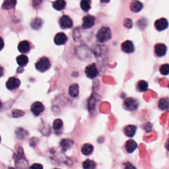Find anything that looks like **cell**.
Instances as JSON below:
<instances>
[{"instance_id":"6da1fadb","label":"cell","mask_w":169,"mask_h":169,"mask_svg":"<svg viewBox=\"0 0 169 169\" xmlns=\"http://www.w3.org/2000/svg\"><path fill=\"white\" fill-rule=\"evenodd\" d=\"M112 32L110 28L104 27L101 28L96 35V39L100 42H105L111 39Z\"/></svg>"},{"instance_id":"8992f818","label":"cell","mask_w":169,"mask_h":169,"mask_svg":"<svg viewBox=\"0 0 169 169\" xmlns=\"http://www.w3.org/2000/svg\"><path fill=\"white\" fill-rule=\"evenodd\" d=\"M60 26L62 28H70L73 26L72 20L71 19L69 16L67 15H63L59 21Z\"/></svg>"},{"instance_id":"30bf717a","label":"cell","mask_w":169,"mask_h":169,"mask_svg":"<svg viewBox=\"0 0 169 169\" xmlns=\"http://www.w3.org/2000/svg\"><path fill=\"white\" fill-rule=\"evenodd\" d=\"M121 48L122 50V51L128 54L132 53L134 51L133 44V42L130 40H126L124 42H123L121 45Z\"/></svg>"},{"instance_id":"f546056e","label":"cell","mask_w":169,"mask_h":169,"mask_svg":"<svg viewBox=\"0 0 169 169\" xmlns=\"http://www.w3.org/2000/svg\"><path fill=\"white\" fill-rule=\"evenodd\" d=\"M24 115V112L22 111H20V110H14L12 112V115L14 118H19L21 116H23Z\"/></svg>"},{"instance_id":"484cf974","label":"cell","mask_w":169,"mask_h":169,"mask_svg":"<svg viewBox=\"0 0 169 169\" xmlns=\"http://www.w3.org/2000/svg\"><path fill=\"white\" fill-rule=\"evenodd\" d=\"M91 1L88 0H83L81 2V7L84 11H88L91 9Z\"/></svg>"},{"instance_id":"e575fe53","label":"cell","mask_w":169,"mask_h":169,"mask_svg":"<svg viewBox=\"0 0 169 169\" xmlns=\"http://www.w3.org/2000/svg\"><path fill=\"white\" fill-rule=\"evenodd\" d=\"M9 169H15L14 168H13V167H11V168H9Z\"/></svg>"},{"instance_id":"7c38bea8","label":"cell","mask_w":169,"mask_h":169,"mask_svg":"<svg viewBox=\"0 0 169 169\" xmlns=\"http://www.w3.org/2000/svg\"><path fill=\"white\" fill-rule=\"evenodd\" d=\"M54 42L56 45H62L64 44L67 40V37L63 32H59L54 37Z\"/></svg>"},{"instance_id":"4fadbf2b","label":"cell","mask_w":169,"mask_h":169,"mask_svg":"<svg viewBox=\"0 0 169 169\" xmlns=\"http://www.w3.org/2000/svg\"><path fill=\"white\" fill-rule=\"evenodd\" d=\"M18 50L21 53H27L30 50V44L27 40H23L18 45Z\"/></svg>"},{"instance_id":"9c48e42d","label":"cell","mask_w":169,"mask_h":169,"mask_svg":"<svg viewBox=\"0 0 169 169\" xmlns=\"http://www.w3.org/2000/svg\"><path fill=\"white\" fill-rule=\"evenodd\" d=\"M31 110L35 116H39L44 111V107L40 102H35L32 104Z\"/></svg>"},{"instance_id":"83f0119b","label":"cell","mask_w":169,"mask_h":169,"mask_svg":"<svg viewBox=\"0 0 169 169\" xmlns=\"http://www.w3.org/2000/svg\"><path fill=\"white\" fill-rule=\"evenodd\" d=\"M160 72L163 75H167L169 74V64L162 65L160 67Z\"/></svg>"},{"instance_id":"4dcf8cb0","label":"cell","mask_w":169,"mask_h":169,"mask_svg":"<svg viewBox=\"0 0 169 169\" xmlns=\"http://www.w3.org/2000/svg\"><path fill=\"white\" fill-rule=\"evenodd\" d=\"M124 26L127 28H132V21L130 19H126L124 23Z\"/></svg>"},{"instance_id":"5b68a950","label":"cell","mask_w":169,"mask_h":169,"mask_svg":"<svg viewBox=\"0 0 169 169\" xmlns=\"http://www.w3.org/2000/svg\"><path fill=\"white\" fill-rule=\"evenodd\" d=\"M95 22V17L92 15H86L83 18V28L85 29L91 28L94 26Z\"/></svg>"},{"instance_id":"44dd1931","label":"cell","mask_w":169,"mask_h":169,"mask_svg":"<svg viewBox=\"0 0 169 169\" xmlns=\"http://www.w3.org/2000/svg\"><path fill=\"white\" fill-rule=\"evenodd\" d=\"M92 151H93V146L91 144H89V143L85 144L81 149L82 153L85 155H88L91 154Z\"/></svg>"},{"instance_id":"5bb4252c","label":"cell","mask_w":169,"mask_h":169,"mask_svg":"<svg viewBox=\"0 0 169 169\" xmlns=\"http://www.w3.org/2000/svg\"><path fill=\"white\" fill-rule=\"evenodd\" d=\"M137 147V143L134 140H133V139H130V140H128L126 143V149L130 153L133 152L136 149Z\"/></svg>"},{"instance_id":"4316f807","label":"cell","mask_w":169,"mask_h":169,"mask_svg":"<svg viewBox=\"0 0 169 169\" xmlns=\"http://www.w3.org/2000/svg\"><path fill=\"white\" fill-rule=\"evenodd\" d=\"M17 3L16 1H7L5 2L3 5V7L6 9H11L13 8Z\"/></svg>"},{"instance_id":"d590c367","label":"cell","mask_w":169,"mask_h":169,"mask_svg":"<svg viewBox=\"0 0 169 169\" xmlns=\"http://www.w3.org/2000/svg\"><path fill=\"white\" fill-rule=\"evenodd\" d=\"M54 169H60V168H54Z\"/></svg>"},{"instance_id":"cb8c5ba5","label":"cell","mask_w":169,"mask_h":169,"mask_svg":"<svg viewBox=\"0 0 169 169\" xmlns=\"http://www.w3.org/2000/svg\"><path fill=\"white\" fill-rule=\"evenodd\" d=\"M42 23H43V22H42V21L40 18H36L32 21L31 26L32 28L36 30V29H39L42 27Z\"/></svg>"},{"instance_id":"3957f363","label":"cell","mask_w":169,"mask_h":169,"mask_svg":"<svg viewBox=\"0 0 169 169\" xmlns=\"http://www.w3.org/2000/svg\"><path fill=\"white\" fill-rule=\"evenodd\" d=\"M124 107L126 110L129 111H134L137 109L138 108V102L137 100L133 98H127L124 100Z\"/></svg>"},{"instance_id":"d6986e66","label":"cell","mask_w":169,"mask_h":169,"mask_svg":"<svg viewBox=\"0 0 169 169\" xmlns=\"http://www.w3.org/2000/svg\"><path fill=\"white\" fill-rule=\"evenodd\" d=\"M16 60L19 66L24 67L27 65V63L28 62V58L27 56H25V55L21 54L20 56H17Z\"/></svg>"},{"instance_id":"7a4b0ae2","label":"cell","mask_w":169,"mask_h":169,"mask_svg":"<svg viewBox=\"0 0 169 169\" xmlns=\"http://www.w3.org/2000/svg\"><path fill=\"white\" fill-rule=\"evenodd\" d=\"M50 66H51L50 62L48 59L46 57H42L39 59L35 65L36 69L41 73L44 72V71L49 69Z\"/></svg>"},{"instance_id":"d6a6232c","label":"cell","mask_w":169,"mask_h":169,"mask_svg":"<svg viewBox=\"0 0 169 169\" xmlns=\"http://www.w3.org/2000/svg\"><path fill=\"white\" fill-rule=\"evenodd\" d=\"M125 165H126L125 169H136V167H135L133 165H132V164L130 163H126Z\"/></svg>"},{"instance_id":"1f68e13d","label":"cell","mask_w":169,"mask_h":169,"mask_svg":"<svg viewBox=\"0 0 169 169\" xmlns=\"http://www.w3.org/2000/svg\"><path fill=\"white\" fill-rule=\"evenodd\" d=\"M29 169H43V166L40 164H33Z\"/></svg>"},{"instance_id":"2e32d148","label":"cell","mask_w":169,"mask_h":169,"mask_svg":"<svg viewBox=\"0 0 169 169\" xmlns=\"http://www.w3.org/2000/svg\"><path fill=\"white\" fill-rule=\"evenodd\" d=\"M143 4L139 1H133L130 4V9L133 13H138L143 9Z\"/></svg>"},{"instance_id":"7402d4cb","label":"cell","mask_w":169,"mask_h":169,"mask_svg":"<svg viewBox=\"0 0 169 169\" xmlns=\"http://www.w3.org/2000/svg\"><path fill=\"white\" fill-rule=\"evenodd\" d=\"M73 142L71 141L70 139H63L60 143V145L62 148V150L63 151H66L69 147H70L73 145Z\"/></svg>"},{"instance_id":"277c9868","label":"cell","mask_w":169,"mask_h":169,"mask_svg":"<svg viewBox=\"0 0 169 169\" xmlns=\"http://www.w3.org/2000/svg\"><path fill=\"white\" fill-rule=\"evenodd\" d=\"M85 73L87 77L90 79H94L98 75L99 72L96 65L95 63H92V64L88 65L86 67Z\"/></svg>"},{"instance_id":"603a6c76","label":"cell","mask_w":169,"mask_h":169,"mask_svg":"<svg viewBox=\"0 0 169 169\" xmlns=\"http://www.w3.org/2000/svg\"><path fill=\"white\" fill-rule=\"evenodd\" d=\"M137 88L139 91L140 92H145L147 90L148 88V83L143 80H141L137 83Z\"/></svg>"},{"instance_id":"d4e9b609","label":"cell","mask_w":169,"mask_h":169,"mask_svg":"<svg viewBox=\"0 0 169 169\" xmlns=\"http://www.w3.org/2000/svg\"><path fill=\"white\" fill-rule=\"evenodd\" d=\"M84 169H95L96 163L91 160H86L83 164Z\"/></svg>"},{"instance_id":"e0dca14e","label":"cell","mask_w":169,"mask_h":169,"mask_svg":"<svg viewBox=\"0 0 169 169\" xmlns=\"http://www.w3.org/2000/svg\"><path fill=\"white\" fill-rule=\"evenodd\" d=\"M69 95L73 97V98H75V97H77L79 95V85L77 83H74L69 87Z\"/></svg>"},{"instance_id":"ffe728a7","label":"cell","mask_w":169,"mask_h":169,"mask_svg":"<svg viewBox=\"0 0 169 169\" xmlns=\"http://www.w3.org/2000/svg\"><path fill=\"white\" fill-rule=\"evenodd\" d=\"M66 5V2L63 0H57V1H55L52 3V6L55 9L60 11L63 9V8L65 7Z\"/></svg>"},{"instance_id":"ac0fdd59","label":"cell","mask_w":169,"mask_h":169,"mask_svg":"<svg viewBox=\"0 0 169 169\" xmlns=\"http://www.w3.org/2000/svg\"><path fill=\"white\" fill-rule=\"evenodd\" d=\"M159 108L162 111H168L169 109V99L162 98L159 102Z\"/></svg>"},{"instance_id":"8fae6325","label":"cell","mask_w":169,"mask_h":169,"mask_svg":"<svg viewBox=\"0 0 169 169\" xmlns=\"http://www.w3.org/2000/svg\"><path fill=\"white\" fill-rule=\"evenodd\" d=\"M167 46L164 44H157L155 46V52L159 57L164 56L167 53Z\"/></svg>"},{"instance_id":"f1b7e54d","label":"cell","mask_w":169,"mask_h":169,"mask_svg":"<svg viewBox=\"0 0 169 169\" xmlns=\"http://www.w3.org/2000/svg\"><path fill=\"white\" fill-rule=\"evenodd\" d=\"M63 126V122L61 119L55 120L53 123V128L55 130H58L62 128Z\"/></svg>"},{"instance_id":"836d02e7","label":"cell","mask_w":169,"mask_h":169,"mask_svg":"<svg viewBox=\"0 0 169 169\" xmlns=\"http://www.w3.org/2000/svg\"><path fill=\"white\" fill-rule=\"evenodd\" d=\"M165 147L167 148V149L169 151V139H167V141L165 143Z\"/></svg>"},{"instance_id":"ba28073f","label":"cell","mask_w":169,"mask_h":169,"mask_svg":"<svg viewBox=\"0 0 169 169\" xmlns=\"http://www.w3.org/2000/svg\"><path fill=\"white\" fill-rule=\"evenodd\" d=\"M155 26L156 29L159 31L165 30L168 27V23L166 19L161 18L155 21Z\"/></svg>"},{"instance_id":"9a60e30c","label":"cell","mask_w":169,"mask_h":169,"mask_svg":"<svg viewBox=\"0 0 169 169\" xmlns=\"http://www.w3.org/2000/svg\"><path fill=\"white\" fill-rule=\"evenodd\" d=\"M137 128L136 126L133 125H129L127 126L124 129V132L126 136H127L129 137H132L134 136V135L136 134Z\"/></svg>"},{"instance_id":"52a82bcc","label":"cell","mask_w":169,"mask_h":169,"mask_svg":"<svg viewBox=\"0 0 169 169\" xmlns=\"http://www.w3.org/2000/svg\"><path fill=\"white\" fill-rule=\"evenodd\" d=\"M20 85H21V81L19 79H18L17 78L12 77L7 80V81L6 83V87L9 90L13 91L19 88Z\"/></svg>"}]
</instances>
